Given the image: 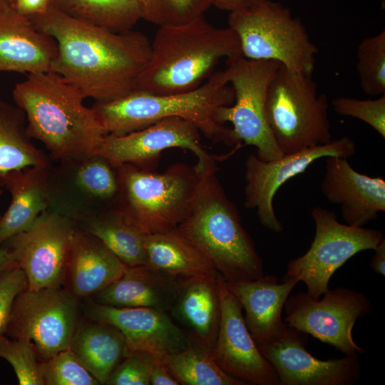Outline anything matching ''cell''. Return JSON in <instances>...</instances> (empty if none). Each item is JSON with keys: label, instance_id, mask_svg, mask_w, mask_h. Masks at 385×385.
I'll return each mask as SVG.
<instances>
[{"label": "cell", "instance_id": "1", "mask_svg": "<svg viewBox=\"0 0 385 385\" xmlns=\"http://www.w3.org/2000/svg\"><path fill=\"white\" fill-rule=\"evenodd\" d=\"M29 18L38 30L57 42L50 71L76 86L86 98L108 103L134 91L150 55V41L145 34L88 24L51 5Z\"/></svg>", "mask_w": 385, "mask_h": 385}, {"label": "cell", "instance_id": "2", "mask_svg": "<svg viewBox=\"0 0 385 385\" xmlns=\"http://www.w3.org/2000/svg\"><path fill=\"white\" fill-rule=\"evenodd\" d=\"M12 96L25 113L29 135L45 145L51 160L96 153L106 135L84 95L56 73H29Z\"/></svg>", "mask_w": 385, "mask_h": 385}, {"label": "cell", "instance_id": "3", "mask_svg": "<svg viewBox=\"0 0 385 385\" xmlns=\"http://www.w3.org/2000/svg\"><path fill=\"white\" fill-rule=\"evenodd\" d=\"M240 56L235 32L215 26L204 16L180 25L160 26L134 91L158 95L191 91L211 76L220 60Z\"/></svg>", "mask_w": 385, "mask_h": 385}, {"label": "cell", "instance_id": "4", "mask_svg": "<svg viewBox=\"0 0 385 385\" xmlns=\"http://www.w3.org/2000/svg\"><path fill=\"white\" fill-rule=\"evenodd\" d=\"M217 165L198 175L185 218L178 230L210 260L226 282L264 275L255 244L244 229L235 205L217 176Z\"/></svg>", "mask_w": 385, "mask_h": 385}, {"label": "cell", "instance_id": "5", "mask_svg": "<svg viewBox=\"0 0 385 385\" xmlns=\"http://www.w3.org/2000/svg\"><path fill=\"white\" fill-rule=\"evenodd\" d=\"M234 92L225 69L212 73L195 89L172 94H150L133 91L108 103L96 102L95 111L106 135H122L167 118L178 117L194 124L215 143L235 145L231 128L218 123L215 112L232 105Z\"/></svg>", "mask_w": 385, "mask_h": 385}, {"label": "cell", "instance_id": "6", "mask_svg": "<svg viewBox=\"0 0 385 385\" xmlns=\"http://www.w3.org/2000/svg\"><path fill=\"white\" fill-rule=\"evenodd\" d=\"M115 207L145 235L177 227L185 218L197 182L195 168L174 164L159 173L131 164L115 166Z\"/></svg>", "mask_w": 385, "mask_h": 385}, {"label": "cell", "instance_id": "7", "mask_svg": "<svg viewBox=\"0 0 385 385\" xmlns=\"http://www.w3.org/2000/svg\"><path fill=\"white\" fill-rule=\"evenodd\" d=\"M328 99L312 76L280 64L267 93L265 113L276 144L283 154L332 140Z\"/></svg>", "mask_w": 385, "mask_h": 385}, {"label": "cell", "instance_id": "8", "mask_svg": "<svg viewBox=\"0 0 385 385\" xmlns=\"http://www.w3.org/2000/svg\"><path fill=\"white\" fill-rule=\"evenodd\" d=\"M228 25L239 38L244 58L274 61L312 75L318 48L302 21L281 3L263 0L244 11L230 12Z\"/></svg>", "mask_w": 385, "mask_h": 385}, {"label": "cell", "instance_id": "9", "mask_svg": "<svg viewBox=\"0 0 385 385\" xmlns=\"http://www.w3.org/2000/svg\"><path fill=\"white\" fill-rule=\"evenodd\" d=\"M280 63L274 61L252 60L240 56L227 60L229 83L234 92L232 105L218 108L216 120L232 125V137L240 148L252 145L263 160L281 157V152L269 127L265 104L270 83Z\"/></svg>", "mask_w": 385, "mask_h": 385}, {"label": "cell", "instance_id": "10", "mask_svg": "<svg viewBox=\"0 0 385 385\" xmlns=\"http://www.w3.org/2000/svg\"><path fill=\"white\" fill-rule=\"evenodd\" d=\"M311 214L315 224L313 241L304 255L289 262L284 279L304 282L307 293L319 299L329 289L336 270L356 254L374 250L384 236L379 230L342 224L334 212L320 206Z\"/></svg>", "mask_w": 385, "mask_h": 385}, {"label": "cell", "instance_id": "11", "mask_svg": "<svg viewBox=\"0 0 385 385\" xmlns=\"http://www.w3.org/2000/svg\"><path fill=\"white\" fill-rule=\"evenodd\" d=\"M78 322V299L68 289H26L16 297L4 333L31 342L41 361L70 347Z\"/></svg>", "mask_w": 385, "mask_h": 385}, {"label": "cell", "instance_id": "12", "mask_svg": "<svg viewBox=\"0 0 385 385\" xmlns=\"http://www.w3.org/2000/svg\"><path fill=\"white\" fill-rule=\"evenodd\" d=\"M323 297L314 299L304 292L289 294L283 308L286 325L333 346L345 355L363 354L352 336L359 317L373 309L362 292L346 287L329 289Z\"/></svg>", "mask_w": 385, "mask_h": 385}, {"label": "cell", "instance_id": "13", "mask_svg": "<svg viewBox=\"0 0 385 385\" xmlns=\"http://www.w3.org/2000/svg\"><path fill=\"white\" fill-rule=\"evenodd\" d=\"M50 171V205L77 223L115 206L118 195L116 168L98 154L58 161Z\"/></svg>", "mask_w": 385, "mask_h": 385}, {"label": "cell", "instance_id": "14", "mask_svg": "<svg viewBox=\"0 0 385 385\" xmlns=\"http://www.w3.org/2000/svg\"><path fill=\"white\" fill-rule=\"evenodd\" d=\"M78 223L55 211L42 212L26 230L8 240L7 249L28 279L29 290L62 287Z\"/></svg>", "mask_w": 385, "mask_h": 385}, {"label": "cell", "instance_id": "15", "mask_svg": "<svg viewBox=\"0 0 385 385\" xmlns=\"http://www.w3.org/2000/svg\"><path fill=\"white\" fill-rule=\"evenodd\" d=\"M355 142L343 136L330 142L281 157L263 160L250 154L245 163V206L255 210L260 222L279 233L284 226L277 217L273 200L278 189L287 180L303 173L314 161L327 157L349 158L356 152Z\"/></svg>", "mask_w": 385, "mask_h": 385}, {"label": "cell", "instance_id": "16", "mask_svg": "<svg viewBox=\"0 0 385 385\" xmlns=\"http://www.w3.org/2000/svg\"><path fill=\"white\" fill-rule=\"evenodd\" d=\"M200 133L194 124L185 119L167 118L125 135H106L96 153L115 167L128 163L154 170L163 150L184 148L195 154L197 162L194 168L200 172L216 165L215 158L201 143Z\"/></svg>", "mask_w": 385, "mask_h": 385}, {"label": "cell", "instance_id": "17", "mask_svg": "<svg viewBox=\"0 0 385 385\" xmlns=\"http://www.w3.org/2000/svg\"><path fill=\"white\" fill-rule=\"evenodd\" d=\"M220 318L212 355L218 366L231 376L247 384L279 385L277 374L262 354L245 322L242 307L217 277Z\"/></svg>", "mask_w": 385, "mask_h": 385}, {"label": "cell", "instance_id": "18", "mask_svg": "<svg viewBox=\"0 0 385 385\" xmlns=\"http://www.w3.org/2000/svg\"><path fill=\"white\" fill-rule=\"evenodd\" d=\"M306 334L289 327L277 341L258 346L275 369L279 385H353L359 379L358 354L317 359L306 350Z\"/></svg>", "mask_w": 385, "mask_h": 385}, {"label": "cell", "instance_id": "19", "mask_svg": "<svg viewBox=\"0 0 385 385\" xmlns=\"http://www.w3.org/2000/svg\"><path fill=\"white\" fill-rule=\"evenodd\" d=\"M89 319L118 328L125 342V351H146L164 356L183 349L188 338L166 312L148 307H116L91 302Z\"/></svg>", "mask_w": 385, "mask_h": 385}, {"label": "cell", "instance_id": "20", "mask_svg": "<svg viewBox=\"0 0 385 385\" xmlns=\"http://www.w3.org/2000/svg\"><path fill=\"white\" fill-rule=\"evenodd\" d=\"M320 190L331 203L339 206L346 225L362 227L385 211V180L354 169L347 158H325Z\"/></svg>", "mask_w": 385, "mask_h": 385}, {"label": "cell", "instance_id": "21", "mask_svg": "<svg viewBox=\"0 0 385 385\" xmlns=\"http://www.w3.org/2000/svg\"><path fill=\"white\" fill-rule=\"evenodd\" d=\"M298 282L297 279L289 278L278 283L272 274L252 280L226 282L245 310L246 326L257 347L277 341L287 332L283 308Z\"/></svg>", "mask_w": 385, "mask_h": 385}, {"label": "cell", "instance_id": "22", "mask_svg": "<svg viewBox=\"0 0 385 385\" xmlns=\"http://www.w3.org/2000/svg\"><path fill=\"white\" fill-rule=\"evenodd\" d=\"M57 52L55 38L38 30L29 17L10 3L0 6V72L50 71Z\"/></svg>", "mask_w": 385, "mask_h": 385}, {"label": "cell", "instance_id": "23", "mask_svg": "<svg viewBox=\"0 0 385 385\" xmlns=\"http://www.w3.org/2000/svg\"><path fill=\"white\" fill-rule=\"evenodd\" d=\"M187 280L156 272L146 265L128 266L115 282L96 294L95 302L116 307L172 310Z\"/></svg>", "mask_w": 385, "mask_h": 385}, {"label": "cell", "instance_id": "24", "mask_svg": "<svg viewBox=\"0 0 385 385\" xmlns=\"http://www.w3.org/2000/svg\"><path fill=\"white\" fill-rule=\"evenodd\" d=\"M52 165H35L8 173L0 181L11 195V203L0 217V245L27 230L50 205Z\"/></svg>", "mask_w": 385, "mask_h": 385}, {"label": "cell", "instance_id": "25", "mask_svg": "<svg viewBox=\"0 0 385 385\" xmlns=\"http://www.w3.org/2000/svg\"><path fill=\"white\" fill-rule=\"evenodd\" d=\"M127 265L78 225L72 241L66 280L78 299H86L117 280Z\"/></svg>", "mask_w": 385, "mask_h": 385}, {"label": "cell", "instance_id": "26", "mask_svg": "<svg viewBox=\"0 0 385 385\" xmlns=\"http://www.w3.org/2000/svg\"><path fill=\"white\" fill-rule=\"evenodd\" d=\"M145 265L180 280L217 274L210 260L178 230L145 235Z\"/></svg>", "mask_w": 385, "mask_h": 385}, {"label": "cell", "instance_id": "27", "mask_svg": "<svg viewBox=\"0 0 385 385\" xmlns=\"http://www.w3.org/2000/svg\"><path fill=\"white\" fill-rule=\"evenodd\" d=\"M89 319L78 322L69 349L100 384H106L125 355V339L113 325Z\"/></svg>", "mask_w": 385, "mask_h": 385}, {"label": "cell", "instance_id": "28", "mask_svg": "<svg viewBox=\"0 0 385 385\" xmlns=\"http://www.w3.org/2000/svg\"><path fill=\"white\" fill-rule=\"evenodd\" d=\"M220 274L187 280L172 309L191 329L193 337L210 349L217 337L220 318Z\"/></svg>", "mask_w": 385, "mask_h": 385}, {"label": "cell", "instance_id": "29", "mask_svg": "<svg viewBox=\"0 0 385 385\" xmlns=\"http://www.w3.org/2000/svg\"><path fill=\"white\" fill-rule=\"evenodd\" d=\"M31 139L24 111L0 100V181L13 170L51 165L50 157Z\"/></svg>", "mask_w": 385, "mask_h": 385}, {"label": "cell", "instance_id": "30", "mask_svg": "<svg viewBox=\"0 0 385 385\" xmlns=\"http://www.w3.org/2000/svg\"><path fill=\"white\" fill-rule=\"evenodd\" d=\"M78 225L98 239L127 266L145 265V234L115 207L91 216Z\"/></svg>", "mask_w": 385, "mask_h": 385}, {"label": "cell", "instance_id": "31", "mask_svg": "<svg viewBox=\"0 0 385 385\" xmlns=\"http://www.w3.org/2000/svg\"><path fill=\"white\" fill-rule=\"evenodd\" d=\"M163 360L179 384L246 385L225 372L211 349L193 337L188 338L183 349L164 356Z\"/></svg>", "mask_w": 385, "mask_h": 385}, {"label": "cell", "instance_id": "32", "mask_svg": "<svg viewBox=\"0 0 385 385\" xmlns=\"http://www.w3.org/2000/svg\"><path fill=\"white\" fill-rule=\"evenodd\" d=\"M50 5L74 19L116 32L133 29L143 19L133 0H51Z\"/></svg>", "mask_w": 385, "mask_h": 385}, {"label": "cell", "instance_id": "33", "mask_svg": "<svg viewBox=\"0 0 385 385\" xmlns=\"http://www.w3.org/2000/svg\"><path fill=\"white\" fill-rule=\"evenodd\" d=\"M356 71L362 91L385 95V31L364 38L356 49Z\"/></svg>", "mask_w": 385, "mask_h": 385}, {"label": "cell", "instance_id": "34", "mask_svg": "<svg viewBox=\"0 0 385 385\" xmlns=\"http://www.w3.org/2000/svg\"><path fill=\"white\" fill-rule=\"evenodd\" d=\"M44 385H98V381L68 348L39 361Z\"/></svg>", "mask_w": 385, "mask_h": 385}, {"label": "cell", "instance_id": "35", "mask_svg": "<svg viewBox=\"0 0 385 385\" xmlns=\"http://www.w3.org/2000/svg\"><path fill=\"white\" fill-rule=\"evenodd\" d=\"M0 357L12 366L20 385H44L39 361L29 341L0 335Z\"/></svg>", "mask_w": 385, "mask_h": 385}, {"label": "cell", "instance_id": "36", "mask_svg": "<svg viewBox=\"0 0 385 385\" xmlns=\"http://www.w3.org/2000/svg\"><path fill=\"white\" fill-rule=\"evenodd\" d=\"M161 356L135 350L126 353L113 370L106 385H149L151 371Z\"/></svg>", "mask_w": 385, "mask_h": 385}, {"label": "cell", "instance_id": "37", "mask_svg": "<svg viewBox=\"0 0 385 385\" xmlns=\"http://www.w3.org/2000/svg\"><path fill=\"white\" fill-rule=\"evenodd\" d=\"M332 106L339 115L357 118L385 138V95L375 99L341 96L334 98Z\"/></svg>", "mask_w": 385, "mask_h": 385}, {"label": "cell", "instance_id": "38", "mask_svg": "<svg viewBox=\"0 0 385 385\" xmlns=\"http://www.w3.org/2000/svg\"><path fill=\"white\" fill-rule=\"evenodd\" d=\"M211 6L210 0H154L150 22L176 26L202 16Z\"/></svg>", "mask_w": 385, "mask_h": 385}, {"label": "cell", "instance_id": "39", "mask_svg": "<svg viewBox=\"0 0 385 385\" xmlns=\"http://www.w3.org/2000/svg\"><path fill=\"white\" fill-rule=\"evenodd\" d=\"M25 272L14 267L0 274V335L4 334L16 296L26 289Z\"/></svg>", "mask_w": 385, "mask_h": 385}, {"label": "cell", "instance_id": "40", "mask_svg": "<svg viewBox=\"0 0 385 385\" xmlns=\"http://www.w3.org/2000/svg\"><path fill=\"white\" fill-rule=\"evenodd\" d=\"M51 0H16L12 5L21 14L30 17L46 11Z\"/></svg>", "mask_w": 385, "mask_h": 385}, {"label": "cell", "instance_id": "41", "mask_svg": "<svg viewBox=\"0 0 385 385\" xmlns=\"http://www.w3.org/2000/svg\"><path fill=\"white\" fill-rule=\"evenodd\" d=\"M160 357L155 363L151 371L150 384L151 385H178L168 368Z\"/></svg>", "mask_w": 385, "mask_h": 385}, {"label": "cell", "instance_id": "42", "mask_svg": "<svg viewBox=\"0 0 385 385\" xmlns=\"http://www.w3.org/2000/svg\"><path fill=\"white\" fill-rule=\"evenodd\" d=\"M374 254L371 260V268L377 274L385 275V238L384 237L374 249Z\"/></svg>", "mask_w": 385, "mask_h": 385}, {"label": "cell", "instance_id": "43", "mask_svg": "<svg viewBox=\"0 0 385 385\" xmlns=\"http://www.w3.org/2000/svg\"><path fill=\"white\" fill-rule=\"evenodd\" d=\"M211 6L230 12L242 11L247 6L245 0H210Z\"/></svg>", "mask_w": 385, "mask_h": 385}, {"label": "cell", "instance_id": "44", "mask_svg": "<svg viewBox=\"0 0 385 385\" xmlns=\"http://www.w3.org/2000/svg\"><path fill=\"white\" fill-rule=\"evenodd\" d=\"M14 267L17 266L10 252L5 247H0V274Z\"/></svg>", "mask_w": 385, "mask_h": 385}, {"label": "cell", "instance_id": "45", "mask_svg": "<svg viewBox=\"0 0 385 385\" xmlns=\"http://www.w3.org/2000/svg\"><path fill=\"white\" fill-rule=\"evenodd\" d=\"M137 2L141 8L143 19L150 21L154 0H133Z\"/></svg>", "mask_w": 385, "mask_h": 385}, {"label": "cell", "instance_id": "46", "mask_svg": "<svg viewBox=\"0 0 385 385\" xmlns=\"http://www.w3.org/2000/svg\"><path fill=\"white\" fill-rule=\"evenodd\" d=\"M263 0H245L246 5L248 7L255 6L262 1Z\"/></svg>", "mask_w": 385, "mask_h": 385}, {"label": "cell", "instance_id": "47", "mask_svg": "<svg viewBox=\"0 0 385 385\" xmlns=\"http://www.w3.org/2000/svg\"><path fill=\"white\" fill-rule=\"evenodd\" d=\"M6 3H9V2L7 0H0V6H1L2 5Z\"/></svg>", "mask_w": 385, "mask_h": 385}, {"label": "cell", "instance_id": "48", "mask_svg": "<svg viewBox=\"0 0 385 385\" xmlns=\"http://www.w3.org/2000/svg\"><path fill=\"white\" fill-rule=\"evenodd\" d=\"M11 5H13L16 0H7Z\"/></svg>", "mask_w": 385, "mask_h": 385}, {"label": "cell", "instance_id": "49", "mask_svg": "<svg viewBox=\"0 0 385 385\" xmlns=\"http://www.w3.org/2000/svg\"><path fill=\"white\" fill-rule=\"evenodd\" d=\"M3 194V190L0 189V197L1 196V195ZM1 217V215H0Z\"/></svg>", "mask_w": 385, "mask_h": 385}]
</instances>
